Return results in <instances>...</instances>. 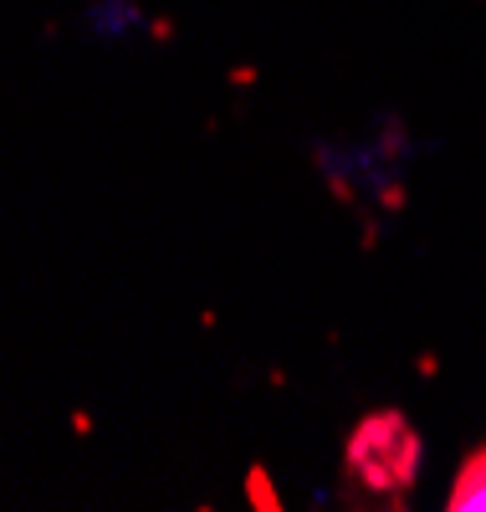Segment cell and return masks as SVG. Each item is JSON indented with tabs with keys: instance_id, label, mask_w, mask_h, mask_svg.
<instances>
[{
	"instance_id": "obj_1",
	"label": "cell",
	"mask_w": 486,
	"mask_h": 512,
	"mask_svg": "<svg viewBox=\"0 0 486 512\" xmlns=\"http://www.w3.org/2000/svg\"><path fill=\"white\" fill-rule=\"evenodd\" d=\"M425 461V441L405 410H369L343 441V497L353 507H405Z\"/></svg>"
},
{
	"instance_id": "obj_2",
	"label": "cell",
	"mask_w": 486,
	"mask_h": 512,
	"mask_svg": "<svg viewBox=\"0 0 486 512\" xmlns=\"http://www.w3.org/2000/svg\"><path fill=\"white\" fill-rule=\"evenodd\" d=\"M451 512H486V446H476L451 482Z\"/></svg>"
}]
</instances>
